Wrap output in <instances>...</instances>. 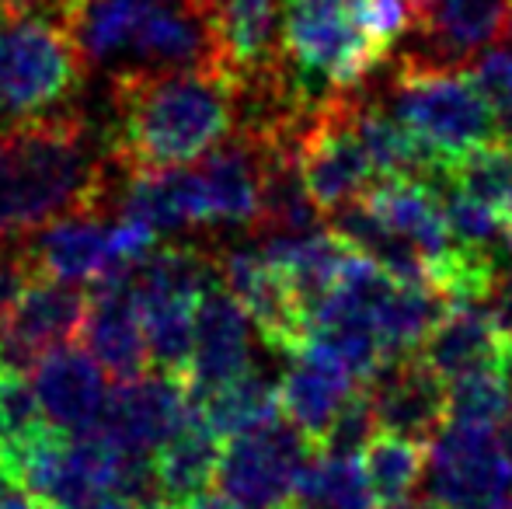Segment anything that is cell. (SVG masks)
<instances>
[{
    "label": "cell",
    "instance_id": "cell-31",
    "mask_svg": "<svg viewBox=\"0 0 512 509\" xmlns=\"http://www.w3.org/2000/svg\"><path fill=\"white\" fill-rule=\"evenodd\" d=\"M471 77L492 105L499 133L512 143V53L509 49H488L478 60V67L471 70Z\"/></svg>",
    "mask_w": 512,
    "mask_h": 509
},
{
    "label": "cell",
    "instance_id": "cell-28",
    "mask_svg": "<svg viewBox=\"0 0 512 509\" xmlns=\"http://www.w3.org/2000/svg\"><path fill=\"white\" fill-rule=\"evenodd\" d=\"M450 182L464 196L485 203L502 220L512 217V143L506 136L450 161Z\"/></svg>",
    "mask_w": 512,
    "mask_h": 509
},
{
    "label": "cell",
    "instance_id": "cell-1",
    "mask_svg": "<svg viewBox=\"0 0 512 509\" xmlns=\"http://www.w3.org/2000/svg\"><path fill=\"white\" fill-rule=\"evenodd\" d=\"M108 81L105 147L122 175L196 164L237 129V81L220 63L115 70Z\"/></svg>",
    "mask_w": 512,
    "mask_h": 509
},
{
    "label": "cell",
    "instance_id": "cell-44",
    "mask_svg": "<svg viewBox=\"0 0 512 509\" xmlns=\"http://www.w3.org/2000/svg\"><path fill=\"white\" fill-rule=\"evenodd\" d=\"M0 461H4V450H0Z\"/></svg>",
    "mask_w": 512,
    "mask_h": 509
},
{
    "label": "cell",
    "instance_id": "cell-13",
    "mask_svg": "<svg viewBox=\"0 0 512 509\" xmlns=\"http://www.w3.org/2000/svg\"><path fill=\"white\" fill-rule=\"evenodd\" d=\"M129 269H115L91 283L88 318H84L81 339H77L115 384L154 370Z\"/></svg>",
    "mask_w": 512,
    "mask_h": 509
},
{
    "label": "cell",
    "instance_id": "cell-29",
    "mask_svg": "<svg viewBox=\"0 0 512 509\" xmlns=\"http://www.w3.org/2000/svg\"><path fill=\"white\" fill-rule=\"evenodd\" d=\"M49 426L53 422L42 412V401L25 370L0 363V450H4V461L18 457Z\"/></svg>",
    "mask_w": 512,
    "mask_h": 509
},
{
    "label": "cell",
    "instance_id": "cell-40",
    "mask_svg": "<svg viewBox=\"0 0 512 509\" xmlns=\"http://www.w3.org/2000/svg\"><path fill=\"white\" fill-rule=\"evenodd\" d=\"M143 509H182L178 503H154V506H143Z\"/></svg>",
    "mask_w": 512,
    "mask_h": 509
},
{
    "label": "cell",
    "instance_id": "cell-33",
    "mask_svg": "<svg viewBox=\"0 0 512 509\" xmlns=\"http://www.w3.org/2000/svg\"><path fill=\"white\" fill-rule=\"evenodd\" d=\"M32 276L35 272H32V265H28L21 241H0V314L7 311V304L18 297V290Z\"/></svg>",
    "mask_w": 512,
    "mask_h": 509
},
{
    "label": "cell",
    "instance_id": "cell-45",
    "mask_svg": "<svg viewBox=\"0 0 512 509\" xmlns=\"http://www.w3.org/2000/svg\"><path fill=\"white\" fill-rule=\"evenodd\" d=\"M199 4H206V0H199Z\"/></svg>",
    "mask_w": 512,
    "mask_h": 509
},
{
    "label": "cell",
    "instance_id": "cell-25",
    "mask_svg": "<svg viewBox=\"0 0 512 509\" xmlns=\"http://www.w3.org/2000/svg\"><path fill=\"white\" fill-rule=\"evenodd\" d=\"M359 461H363L373 496H377V503L384 509L415 499V489L422 485L425 468H429L425 443L408 440V436L398 433H384V429L366 443Z\"/></svg>",
    "mask_w": 512,
    "mask_h": 509
},
{
    "label": "cell",
    "instance_id": "cell-5",
    "mask_svg": "<svg viewBox=\"0 0 512 509\" xmlns=\"http://www.w3.org/2000/svg\"><path fill=\"white\" fill-rule=\"evenodd\" d=\"M384 81L377 98L439 161L450 164L502 136L488 98L464 70H405L391 60Z\"/></svg>",
    "mask_w": 512,
    "mask_h": 509
},
{
    "label": "cell",
    "instance_id": "cell-10",
    "mask_svg": "<svg viewBox=\"0 0 512 509\" xmlns=\"http://www.w3.org/2000/svg\"><path fill=\"white\" fill-rule=\"evenodd\" d=\"M192 415H196V398L185 377L147 370L143 377L108 387V401L95 426L105 429L126 454L154 457V450L168 443Z\"/></svg>",
    "mask_w": 512,
    "mask_h": 509
},
{
    "label": "cell",
    "instance_id": "cell-11",
    "mask_svg": "<svg viewBox=\"0 0 512 509\" xmlns=\"http://www.w3.org/2000/svg\"><path fill=\"white\" fill-rule=\"evenodd\" d=\"M88 290L49 276H32L0 314V363L25 367L42 353L81 339Z\"/></svg>",
    "mask_w": 512,
    "mask_h": 509
},
{
    "label": "cell",
    "instance_id": "cell-43",
    "mask_svg": "<svg viewBox=\"0 0 512 509\" xmlns=\"http://www.w3.org/2000/svg\"><path fill=\"white\" fill-rule=\"evenodd\" d=\"M279 509H304V506H297V503H286V506H279Z\"/></svg>",
    "mask_w": 512,
    "mask_h": 509
},
{
    "label": "cell",
    "instance_id": "cell-20",
    "mask_svg": "<svg viewBox=\"0 0 512 509\" xmlns=\"http://www.w3.org/2000/svg\"><path fill=\"white\" fill-rule=\"evenodd\" d=\"M363 203L394 234H401L422 252V258L429 262V279L436 286L439 272L446 269L453 255V238L432 185L418 182V178H377L363 196Z\"/></svg>",
    "mask_w": 512,
    "mask_h": 509
},
{
    "label": "cell",
    "instance_id": "cell-6",
    "mask_svg": "<svg viewBox=\"0 0 512 509\" xmlns=\"http://www.w3.org/2000/svg\"><path fill=\"white\" fill-rule=\"evenodd\" d=\"M297 164L321 217H331L370 192L377 168L356 133L352 91H338L335 98L307 112L297 129Z\"/></svg>",
    "mask_w": 512,
    "mask_h": 509
},
{
    "label": "cell",
    "instance_id": "cell-4",
    "mask_svg": "<svg viewBox=\"0 0 512 509\" xmlns=\"http://www.w3.org/2000/svg\"><path fill=\"white\" fill-rule=\"evenodd\" d=\"M283 56L300 98L321 105L338 91L363 88L387 53L366 28L363 0H279Z\"/></svg>",
    "mask_w": 512,
    "mask_h": 509
},
{
    "label": "cell",
    "instance_id": "cell-27",
    "mask_svg": "<svg viewBox=\"0 0 512 509\" xmlns=\"http://www.w3.org/2000/svg\"><path fill=\"white\" fill-rule=\"evenodd\" d=\"M512 405V377L506 363L481 367L446 381V422L495 429Z\"/></svg>",
    "mask_w": 512,
    "mask_h": 509
},
{
    "label": "cell",
    "instance_id": "cell-37",
    "mask_svg": "<svg viewBox=\"0 0 512 509\" xmlns=\"http://www.w3.org/2000/svg\"><path fill=\"white\" fill-rule=\"evenodd\" d=\"M74 509H136V506L129 503L126 496H119V492H102V496L88 499L84 506H74Z\"/></svg>",
    "mask_w": 512,
    "mask_h": 509
},
{
    "label": "cell",
    "instance_id": "cell-42",
    "mask_svg": "<svg viewBox=\"0 0 512 509\" xmlns=\"http://www.w3.org/2000/svg\"><path fill=\"white\" fill-rule=\"evenodd\" d=\"M506 35H509V42H512V11H509V21H506Z\"/></svg>",
    "mask_w": 512,
    "mask_h": 509
},
{
    "label": "cell",
    "instance_id": "cell-38",
    "mask_svg": "<svg viewBox=\"0 0 512 509\" xmlns=\"http://www.w3.org/2000/svg\"><path fill=\"white\" fill-rule=\"evenodd\" d=\"M499 447H502V454H506L509 464H512V405H509L506 419L499 422Z\"/></svg>",
    "mask_w": 512,
    "mask_h": 509
},
{
    "label": "cell",
    "instance_id": "cell-3",
    "mask_svg": "<svg viewBox=\"0 0 512 509\" xmlns=\"http://www.w3.org/2000/svg\"><path fill=\"white\" fill-rule=\"evenodd\" d=\"M88 63L53 0H0V126L70 112Z\"/></svg>",
    "mask_w": 512,
    "mask_h": 509
},
{
    "label": "cell",
    "instance_id": "cell-26",
    "mask_svg": "<svg viewBox=\"0 0 512 509\" xmlns=\"http://www.w3.org/2000/svg\"><path fill=\"white\" fill-rule=\"evenodd\" d=\"M293 503L304 509H377V496H373L370 482L359 457L342 454H321L307 461L304 475L293 492Z\"/></svg>",
    "mask_w": 512,
    "mask_h": 509
},
{
    "label": "cell",
    "instance_id": "cell-30",
    "mask_svg": "<svg viewBox=\"0 0 512 509\" xmlns=\"http://www.w3.org/2000/svg\"><path fill=\"white\" fill-rule=\"evenodd\" d=\"M377 433H380V426H377V412H373L370 391H366V387H356V394L338 408L328 433L317 440V450H321V454L359 457L366 450V443H370Z\"/></svg>",
    "mask_w": 512,
    "mask_h": 509
},
{
    "label": "cell",
    "instance_id": "cell-41",
    "mask_svg": "<svg viewBox=\"0 0 512 509\" xmlns=\"http://www.w3.org/2000/svg\"><path fill=\"white\" fill-rule=\"evenodd\" d=\"M502 363H506V370H509V377H512V353H506V360H502Z\"/></svg>",
    "mask_w": 512,
    "mask_h": 509
},
{
    "label": "cell",
    "instance_id": "cell-18",
    "mask_svg": "<svg viewBox=\"0 0 512 509\" xmlns=\"http://www.w3.org/2000/svg\"><path fill=\"white\" fill-rule=\"evenodd\" d=\"M251 328L255 325L244 314V307L227 293V286H209L199 300L196 339H192V360L189 374H185L192 398H203L213 387L251 370Z\"/></svg>",
    "mask_w": 512,
    "mask_h": 509
},
{
    "label": "cell",
    "instance_id": "cell-24",
    "mask_svg": "<svg viewBox=\"0 0 512 509\" xmlns=\"http://www.w3.org/2000/svg\"><path fill=\"white\" fill-rule=\"evenodd\" d=\"M199 419L220 436L223 443L244 436L251 429H262L269 422H276L283 415L279 408V387L269 377L255 374V370H244L234 381L213 387L203 398H196Z\"/></svg>",
    "mask_w": 512,
    "mask_h": 509
},
{
    "label": "cell",
    "instance_id": "cell-36",
    "mask_svg": "<svg viewBox=\"0 0 512 509\" xmlns=\"http://www.w3.org/2000/svg\"><path fill=\"white\" fill-rule=\"evenodd\" d=\"M182 509H244V506L234 503V499H230L227 492L206 489V492H199V496H192L189 503H182Z\"/></svg>",
    "mask_w": 512,
    "mask_h": 509
},
{
    "label": "cell",
    "instance_id": "cell-34",
    "mask_svg": "<svg viewBox=\"0 0 512 509\" xmlns=\"http://www.w3.org/2000/svg\"><path fill=\"white\" fill-rule=\"evenodd\" d=\"M485 304H488V314H492V325H495V332H499L502 346H506V353H512V269L502 272V279L495 283L492 297H488Z\"/></svg>",
    "mask_w": 512,
    "mask_h": 509
},
{
    "label": "cell",
    "instance_id": "cell-22",
    "mask_svg": "<svg viewBox=\"0 0 512 509\" xmlns=\"http://www.w3.org/2000/svg\"><path fill=\"white\" fill-rule=\"evenodd\" d=\"M223 440L199 419V408L168 443L154 450V478L164 503H189L192 496L213 489L220 471Z\"/></svg>",
    "mask_w": 512,
    "mask_h": 509
},
{
    "label": "cell",
    "instance_id": "cell-23",
    "mask_svg": "<svg viewBox=\"0 0 512 509\" xmlns=\"http://www.w3.org/2000/svg\"><path fill=\"white\" fill-rule=\"evenodd\" d=\"M450 300L436 290V286L422 283H401L391 279L384 297L373 307V325L384 342L387 360H401V356H415L422 342L429 339L432 325L443 318Z\"/></svg>",
    "mask_w": 512,
    "mask_h": 509
},
{
    "label": "cell",
    "instance_id": "cell-16",
    "mask_svg": "<svg viewBox=\"0 0 512 509\" xmlns=\"http://www.w3.org/2000/svg\"><path fill=\"white\" fill-rule=\"evenodd\" d=\"M363 387L384 433L432 443L446 426V381L418 353L387 360Z\"/></svg>",
    "mask_w": 512,
    "mask_h": 509
},
{
    "label": "cell",
    "instance_id": "cell-35",
    "mask_svg": "<svg viewBox=\"0 0 512 509\" xmlns=\"http://www.w3.org/2000/svg\"><path fill=\"white\" fill-rule=\"evenodd\" d=\"M0 509H46L7 461H0Z\"/></svg>",
    "mask_w": 512,
    "mask_h": 509
},
{
    "label": "cell",
    "instance_id": "cell-17",
    "mask_svg": "<svg viewBox=\"0 0 512 509\" xmlns=\"http://www.w3.org/2000/svg\"><path fill=\"white\" fill-rule=\"evenodd\" d=\"M290 367L279 377V408L283 415L310 436V443L317 447L328 426L335 422L338 408L356 394V387H363L356 381L345 360L328 349L324 342L307 339L297 353L290 356Z\"/></svg>",
    "mask_w": 512,
    "mask_h": 509
},
{
    "label": "cell",
    "instance_id": "cell-32",
    "mask_svg": "<svg viewBox=\"0 0 512 509\" xmlns=\"http://www.w3.org/2000/svg\"><path fill=\"white\" fill-rule=\"evenodd\" d=\"M366 4V28L373 42L391 56V49L415 28V0H363Z\"/></svg>",
    "mask_w": 512,
    "mask_h": 509
},
{
    "label": "cell",
    "instance_id": "cell-7",
    "mask_svg": "<svg viewBox=\"0 0 512 509\" xmlns=\"http://www.w3.org/2000/svg\"><path fill=\"white\" fill-rule=\"evenodd\" d=\"M314 450L310 436L279 415L269 426L223 443L216 489L244 509H279L293 503V492Z\"/></svg>",
    "mask_w": 512,
    "mask_h": 509
},
{
    "label": "cell",
    "instance_id": "cell-12",
    "mask_svg": "<svg viewBox=\"0 0 512 509\" xmlns=\"http://www.w3.org/2000/svg\"><path fill=\"white\" fill-rule=\"evenodd\" d=\"M220 283L244 307L255 332L272 353L293 356L307 342V314L293 297L286 276L265 258L262 248H230L216 255Z\"/></svg>",
    "mask_w": 512,
    "mask_h": 509
},
{
    "label": "cell",
    "instance_id": "cell-19",
    "mask_svg": "<svg viewBox=\"0 0 512 509\" xmlns=\"http://www.w3.org/2000/svg\"><path fill=\"white\" fill-rule=\"evenodd\" d=\"M32 384L46 419L63 433H84L102 419L108 401L105 370L77 342L42 353L32 363Z\"/></svg>",
    "mask_w": 512,
    "mask_h": 509
},
{
    "label": "cell",
    "instance_id": "cell-15",
    "mask_svg": "<svg viewBox=\"0 0 512 509\" xmlns=\"http://www.w3.org/2000/svg\"><path fill=\"white\" fill-rule=\"evenodd\" d=\"M220 63L237 84H251L286 70L283 4L279 0H209Z\"/></svg>",
    "mask_w": 512,
    "mask_h": 509
},
{
    "label": "cell",
    "instance_id": "cell-21",
    "mask_svg": "<svg viewBox=\"0 0 512 509\" xmlns=\"http://www.w3.org/2000/svg\"><path fill=\"white\" fill-rule=\"evenodd\" d=\"M418 356L443 381H453L460 374L502 363L506 360V346H502L499 332H495L485 300H453V304H446L443 318L432 325Z\"/></svg>",
    "mask_w": 512,
    "mask_h": 509
},
{
    "label": "cell",
    "instance_id": "cell-9",
    "mask_svg": "<svg viewBox=\"0 0 512 509\" xmlns=\"http://www.w3.org/2000/svg\"><path fill=\"white\" fill-rule=\"evenodd\" d=\"M512 11V0H415L411 42L394 53L405 70H464L478 49L492 46Z\"/></svg>",
    "mask_w": 512,
    "mask_h": 509
},
{
    "label": "cell",
    "instance_id": "cell-8",
    "mask_svg": "<svg viewBox=\"0 0 512 509\" xmlns=\"http://www.w3.org/2000/svg\"><path fill=\"white\" fill-rule=\"evenodd\" d=\"M425 489L439 509H512V464L499 436L446 422L432 440Z\"/></svg>",
    "mask_w": 512,
    "mask_h": 509
},
{
    "label": "cell",
    "instance_id": "cell-39",
    "mask_svg": "<svg viewBox=\"0 0 512 509\" xmlns=\"http://www.w3.org/2000/svg\"><path fill=\"white\" fill-rule=\"evenodd\" d=\"M387 509H439L436 503H432V499H408V503H398V506H387Z\"/></svg>",
    "mask_w": 512,
    "mask_h": 509
},
{
    "label": "cell",
    "instance_id": "cell-14",
    "mask_svg": "<svg viewBox=\"0 0 512 509\" xmlns=\"http://www.w3.org/2000/svg\"><path fill=\"white\" fill-rule=\"evenodd\" d=\"M21 248L35 276L60 279V283L81 286L115 269H129L115 241V224H105L102 213H74L56 220L21 238Z\"/></svg>",
    "mask_w": 512,
    "mask_h": 509
},
{
    "label": "cell",
    "instance_id": "cell-2",
    "mask_svg": "<svg viewBox=\"0 0 512 509\" xmlns=\"http://www.w3.org/2000/svg\"><path fill=\"white\" fill-rule=\"evenodd\" d=\"M105 136L74 112L0 126V241H21L108 199Z\"/></svg>",
    "mask_w": 512,
    "mask_h": 509
}]
</instances>
